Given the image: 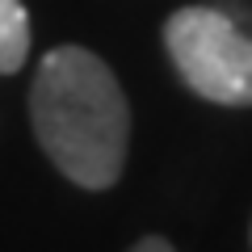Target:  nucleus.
I'll list each match as a JSON object with an SVG mask.
<instances>
[{"mask_svg":"<svg viewBox=\"0 0 252 252\" xmlns=\"http://www.w3.org/2000/svg\"><path fill=\"white\" fill-rule=\"evenodd\" d=\"M30 126L72 185H118L130 147V105L101 55L84 46L46 51L30 84Z\"/></svg>","mask_w":252,"mask_h":252,"instance_id":"1","label":"nucleus"},{"mask_svg":"<svg viewBox=\"0 0 252 252\" xmlns=\"http://www.w3.org/2000/svg\"><path fill=\"white\" fill-rule=\"evenodd\" d=\"M172 67L198 97L215 105H252V34L227 13L189 4L164 21Z\"/></svg>","mask_w":252,"mask_h":252,"instance_id":"2","label":"nucleus"},{"mask_svg":"<svg viewBox=\"0 0 252 252\" xmlns=\"http://www.w3.org/2000/svg\"><path fill=\"white\" fill-rule=\"evenodd\" d=\"M30 59V13L21 0H0V76L21 72Z\"/></svg>","mask_w":252,"mask_h":252,"instance_id":"3","label":"nucleus"},{"mask_svg":"<svg viewBox=\"0 0 252 252\" xmlns=\"http://www.w3.org/2000/svg\"><path fill=\"white\" fill-rule=\"evenodd\" d=\"M126 252H177V248H172V244L164 240V235H143V240H139V244H130Z\"/></svg>","mask_w":252,"mask_h":252,"instance_id":"4","label":"nucleus"}]
</instances>
